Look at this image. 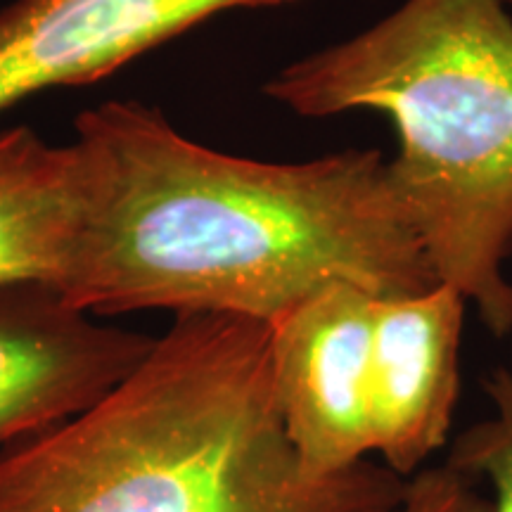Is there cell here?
<instances>
[{
	"label": "cell",
	"instance_id": "obj_2",
	"mask_svg": "<svg viewBox=\"0 0 512 512\" xmlns=\"http://www.w3.org/2000/svg\"><path fill=\"white\" fill-rule=\"evenodd\" d=\"M377 460L311 479L275 401L268 323L174 316L105 399L0 453V512H401Z\"/></svg>",
	"mask_w": 512,
	"mask_h": 512
},
{
	"label": "cell",
	"instance_id": "obj_7",
	"mask_svg": "<svg viewBox=\"0 0 512 512\" xmlns=\"http://www.w3.org/2000/svg\"><path fill=\"white\" fill-rule=\"evenodd\" d=\"M465 309L467 299L446 283L377 299L368 366L370 448L406 479L451 439Z\"/></svg>",
	"mask_w": 512,
	"mask_h": 512
},
{
	"label": "cell",
	"instance_id": "obj_11",
	"mask_svg": "<svg viewBox=\"0 0 512 512\" xmlns=\"http://www.w3.org/2000/svg\"><path fill=\"white\" fill-rule=\"evenodd\" d=\"M505 339H508V342H510V356H512V313H510V328H508V335H505ZM508 368L512 370V363H510Z\"/></svg>",
	"mask_w": 512,
	"mask_h": 512
},
{
	"label": "cell",
	"instance_id": "obj_12",
	"mask_svg": "<svg viewBox=\"0 0 512 512\" xmlns=\"http://www.w3.org/2000/svg\"><path fill=\"white\" fill-rule=\"evenodd\" d=\"M503 3H505V5H510V8H512V0H503Z\"/></svg>",
	"mask_w": 512,
	"mask_h": 512
},
{
	"label": "cell",
	"instance_id": "obj_1",
	"mask_svg": "<svg viewBox=\"0 0 512 512\" xmlns=\"http://www.w3.org/2000/svg\"><path fill=\"white\" fill-rule=\"evenodd\" d=\"M74 147L86 214L60 292L95 316L273 323L332 285L389 299L441 283L375 147L259 162L185 138L138 100L79 114Z\"/></svg>",
	"mask_w": 512,
	"mask_h": 512
},
{
	"label": "cell",
	"instance_id": "obj_9",
	"mask_svg": "<svg viewBox=\"0 0 512 512\" xmlns=\"http://www.w3.org/2000/svg\"><path fill=\"white\" fill-rule=\"evenodd\" d=\"M484 394L489 413L453 439L446 463L482 486L491 512H512V370L486 375Z\"/></svg>",
	"mask_w": 512,
	"mask_h": 512
},
{
	"label": "cell",
	"instance_id": "obj_8",
	"mask_svg": "<svg viewBox=\"0 0 512 512\" xmlns=\"http://www.w3.org/2000/svg\"><path fill=\"white\" fill-rule=\"evenodd\" d=\"M86 214L81 159L48 145L34 128L0 131V285L60 290Z\"/></svg>",
	"mask_w": 512,
	"mask_h": 512
},
{
	"label": "cell",
	"instance_id": "obj_3",
	"mask_svg": "<svg viewBox=\"0 0 512 512\" xmlns=\"http://www.w3.org/2000/svg\"><path fill=\"white\" fill-rule=\"evenodd\" d=\"M503 0H406L287 64L264 95L309 119L377 112L389 178L441 283L505 339L512 313V15Z\"/></svg>",
	"mask_w": 512,
	"mask_h": 512
},
{
	"label": "cell",
	"instance_id": "obj_5",
	"mask_svg": "<svg viewBox=\"0 0 512 512\" xmlns=\"http://www.w3.org/2000/svg\"><path fill=\"white\" fill-rule=\"evenodd\" d=\"M377 297L325 287L268 323L275 401L299 465L330 479L373 458L368 366Z\"/></svg>",
	"mask_w": 512,
	"mask_h": 512
},
{
	"label": "cell",
	"instance_id": "obj_6",
	"mask_svg": "<svg viewBox=\"0 0 512 512\" xmlns=\"http://www.w3.org/2000/svg\"><path fill=\"white\" fill-rule=\"evenodd\" d=\"M297 0H12L0 8V114L83 86L228 10Z\"/></svg>",
	"mask_w": 512,
	"mask_h": 512
},
{
	"label": "cell",
	"instance_id": "obj_4",
	"mask_svg": "<svg viewBox=\"0 0 512 512\" xmlns=\"http://www.w3.org/2000/svg\"><path fill=\"white\" fill-rule=\"evenodd\" d=\"M152 347V335L79 309L53 285H0V453L79 418Z\"/></svg>",
	"mask_w": 512,
	"mask_h": 512
},
{
	"label": "cell",
	"instance_id": "obj_10",
	"mask_svg": "<svg viewBox=\"0 0 512 512\" xmlns=\"http://www.w3.org/2000/svg\"><path fill=\"white\" fill-rule=\"evenodd\" d=\"M401 512H491V505L482 486L444 463L408 477Z\"/></svg>",
	"mask_w": 512,
	"mask_h": 512
}]
</instances>
